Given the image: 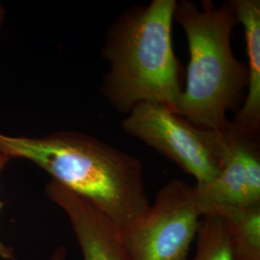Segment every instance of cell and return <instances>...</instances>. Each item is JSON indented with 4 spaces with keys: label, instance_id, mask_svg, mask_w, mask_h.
I'll use <instances>...</instances> for the list:
<instances>
[{
    "label": "cell",
    "instance_id": "1",
    "mask_svg": "<svg viewBox=\"0 0 260 260\" xmlns=\"http://www.w3.org/2000/svg\"><path fill=\"white\" fill-rule=\"evenodd\" d=\"M0 152L43 169L52 180L100 208L121 233L150 206L139 159L88 134L61 131L27 137L0 132Z\"/></svg>",
    "mask_w": 260,
    "mask_h": 260
},
{
    "label": "cell",
    "instance_id": "2",
    "mask_svg": "<svg viewBox=\"0 0 260 260\" xmlns=\"http://www.w3.org/2000/svg\"><path fill=\"white\" fill-rule=\"evenodd\" d=\"M177 2L135 6L108 29L102 54L110 69L102 93L118 111L128 114L139 103L176 107L183 90V69L172 39Z\"/></svg>",
    "mask_w": 260,
    "mask_h": 260
},
{
    "label": "cell",
    "instance_id": "3",
    "mask_svg": "<svg viewBox=\"0 0 260 260\" xmlns=\"http://www.w3.org/2000/svg\"><path fill=\"white\" fill-rule=\"evenodd\" d=\"M174 19L185 32L190 52L186 85L174 111L198 126L223 131L226 113L238 105L249 84V67L233 54L231 37L238 24L232 2L217 7L177 2Z\"/></svg>",
    "mask_w": 260,
    "mask_h": 260
},
{
    "label": "cell",
    "instance_id": "4",
    "mask_svg": "<svg viewBox=\"0 0 260 260\" xmlns=\"http://www.w3.org/2000/svg\"><path fill=\"white\" fill-rule=\"evenodd\" d=\"M122 128L175 162L196 179V186L218 176L226 146L225 129L198 126L163 104L139 103L122 121Z\"/></svg>",
    "mask_w": 260,
    "mask_h": 260
},
{
    "label": "cell",
    "instance_id": "5",
    "mask_svg": "<svg viewBox=\"0 0 260 260\" xmlns=\"http://www.w3.org/2000/svg\"><path fill=\"white\" fill-rule=\"evenodd\" d=\"M202 219L195 187L172 179L121 239L131 260H188Z\"/></svg>",
    "mask_w": 260,
    "mask_h": 260
},
{
    "label": "cell",
    "instance_id": "6",
    "mask_svg": "<svg viewBox=\"0 0 260 260\" xmlns=\"http://www.w3.org/2000/svg\"><path fill=\"white\" fill-rule=\"evenodd\" d=\"M226 146L218 176L203 187L194 186L203 217L217 209L260 205V150L256 138L225 129Z\"/></svg>",
    "mask_w": 260,
    "mask_h": 260
},
{
    "label": "cell",
    "instance_id": "7",
    "mask_svg": "<svg viewBox=\"0 0 260 260\" xmlns=\"http://www.w3.org/2000/svg\"><path fill=\"white\" fill-rule=\"evenodd\" d=\"M46 194L68 216L83 260H131L121 230L90 201L54 180L47 183Z\"/></svg>",
    "mask_w": 260,
    "mask_h": 260
},
{
    "label": "cell",
    "instance_id": "8",
    "mask_svg": "<svg viewBox=\"0 0 260 260\" xmlns=\"http://www.w3.org/2000/svg\"><path fill=\"white\" fill-rule=\"evenodd\" d=\"M236 19L241 23L249 59L248 93L231 124L234 129L258 136L260 129V1L232 0Z\"/></svg>",
    "mask_w": 260,
    "mask_h": 260
},
{
    "label": "cell",
    "instance_id": "9",
    "mask_svg": "<svg viewBox=\"0 0 260 260\" xmlns=\"http://www.w3.org/2000/svg\"><path fill=\"white\" fill-rule=\"evenodd\" d=\"M210 215L226 224L233 259L260 260V205L221 208Z\"/></svg>",
    "mask_w": 260,
    "mask_h": 260
},
{
    "label": "cell",
    "instance_id": "10",
    "mask_svg": "<svg viewBox=\"0 0 260 260\" xmlns=\"http://www.w3.org/2000/svg\"><path fill=\"white\" fill-rule=\"evenodd\" d=\"M196 238L197 251L192 260H234L223 218L216 215L203 217Z\"/></svg>",
    "mask_w": 260,
    "mask_h": 260
},
{
    "label": "cell",
    "instance_id": "11",
    "mask_svg": "<svg viewBox=\"0 0 260 260\" xmlns=\"http://www.w3.org/2000/svg\"><path fill=\"white\" fill-rule=\"evenodd\" d=\"M11 160H12V159H11L8 155H6L5 153L0 152V173L2 172V170L9 163ZM2 205H3V204L0 202V210H1V208H2ZM0 256H1L3 259H15L14 250H13L12 248L8 247V246H6L1 240H0Z\"/></svg>",
    "mask_w": 260,
    "mask_h": 260
},
{
    "label": "cell",
    "instance_id": "12",
    "mask_svg": "<svg viewBox=\"0 0 260 260\" xmlns=\"http://www.w3.org/2000/svg\"><path fill=\"white\" fill-rule=\"evenodd\" d=\"M67 259V250L65 247L60 246L56 248L50 257L47 260H66Z\"/></svg>",
    "mask_w": 260,
    "mask_h": 260
},
{
    "label": "cell",
    "instance_id": "13",
    "mask_svg": "<svg viewBox=\"0 0 260 260\" xmlns=\"http://www.w3.org/2000/svg\"><path fill=\"white\" fill-rule=\"evenodd\" d=\"M5 15H6V12L5 9L3 7V5L0 3V30L3 26V23H4V20H5Z\"/></svg>",
    "mask_w": 260,
    "mask_h": 260
}]
</instances>
